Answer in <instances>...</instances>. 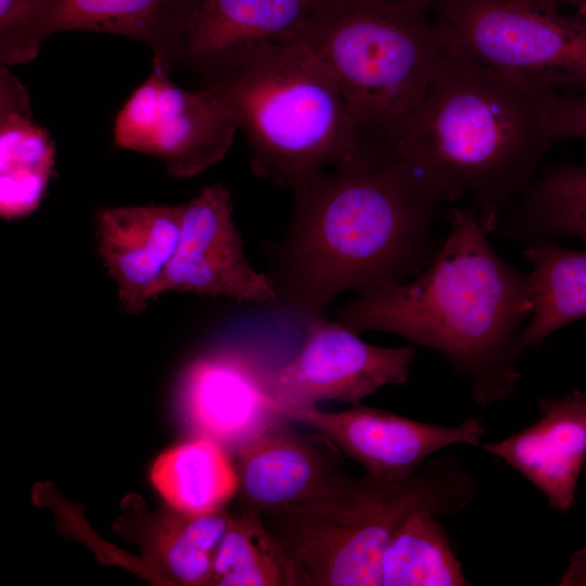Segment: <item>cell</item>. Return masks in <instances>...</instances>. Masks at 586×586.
I'll return each mask as SVG.
<instances>
[{"mask_svg": "<svg viewBox=\"0 0 586 586\" xmlns=\"http://www.w3.org/2000/svg\"><path fill=\"white\" fill-rule=\"evenodd\" d=\"M285 235L268 275L277 303L308 321L342 293L404 282L432 260L443 205L388 151L361 146L292 188Z\"/></svg>", "mask_w": 586, "mask_h": 586, "instance_id": "cell-1", "label": "cell"}, {"mask_svg": "<svg viewBox=\"0 0 586 586\" xmlns=\"http://www.w3.org/2000/svg\"><path fill=\"white\" fill-rule=\"evenodd\" d=\"M447 220V238L412 280L355 292L336 321L436 351L470 380L473 400L487 407L509 397L521 380L518 343L534 308L531 276L497 255L471 204L451 208Z\"/></svg>", "mask_w": 586, "mask_h": 586, "instance_id": "cell-2", "label": "cell"}, {"mask_svg": "<svg viewBox=\"0 0 586 586\" xmlns=\"http://www.w3.org/2000/svg\"><path fill=\"white\" fill-rule=\"evenodd\" d=\"M443 36L426 95L387 151L444 203L470 199L497 231L553 143L555 91L487 69Z\"/></svg>", "mask_w": 586, "mask_h": 586, "instance_id": "cell-3", "label": "cell"}, {"mask_svg": "<svg viewBox=\"0 0 586 586\" xmlns=\"http://www.w3.org/2000/svg\"><path fill=\"white\" fill-rule=\"evenodd\" d=\"M475 496L470 471L445 455L403 479L341 473L313 498L263 519L284 551L292 586H374L383 552L409 517L455 514Z\"/></svg>", "mask_w": 586, "mask_h": 586, "instance_id": "cell-4", "label": "cell"}, {"mask_svg": "<svg viewBox=\"0 0 586 586\" xmlns=\"http://www.w3.org/2000/svg\"><path fill=\"white\" fill-rule=\"evenodd\" d=\"M198 87L230 110L252 171L279 187L337 167L362 146L334 77L301 40L266 48Z\"/></svg>", "mask_w": 586, "mask_h": 586, "instance_id": "cell-5", "label": "cell"}, {"mask_svg": "<svg viewBox=\"0 0 586 586\" xmlns=\"http://www.w3.org/2000/svg\"><path fill=\"white\" fill-rule=\"evenodd\" d=\"M298 40L334 77L361 145L387 150L426 95L444 36L421 3L317 0Z\"/></svg>", "mask_w": 586, "mask_h": 586, "instance_id": "cell-6", "label": "cell"}, {"mask_svg": "<svg viewBox=\"0 0 586 586\" xmlns=\"http://www.w3.org/2000/svg\"><path fill=\"white\" fill-rule=\"evenodd\" d=\"M431 13L485 68L557 92H586L585 13L539 0H434Z\"/></svg>", "mask_w": 586, "mask_h": 586, "instance_id": "cell-7", "label": "cell"}, {"mask_svg": "<svg viewBox=\"0 0 586 586\" xmlns=\"http://www.w3.org/2000/svg\"><path fill=\"white\" fill-rule=\"evenodd\" d=\"M237 123L211 90L175 85L152 61L148 78L118 111L113 129L117 146L163 162L173 178H191L221 161L233 143Z\"/></svg>", "mask_w": 586, "mask_h": 586, "instance_id": "cell-8", "label": "cell"}, {"mask_svg": "<svg viewBox=\"0 0 586 586\" xmlns=\"http://www.w3.org/2000/svg\"><path fill=\"white\" fill-rule=\"evenodd\" d=\"M415 355L411 345H372L337 321L317 318L309 321L298 354L269 369L268 385L283 406L309 407L321 400L357 405L385 385L404 384Z\"/></svg>", "mask_w": 586, "mask_h": 586, "instance_id": "cell-9", "label": "cell"}, {"mask_svg": "<svg viewBox=\"0 0 586 586\" xmlns=\"http://www.w3.org/2000/svg\"><path fill=\"white\" fill-rule=\"evenodd\" d=\"M189 16V0H30L16 27L0 40V64L28 63L53 34L82 30L139 40L170 74L179 69Z\"/></svg>", "mask_w": 586, "mask_h": 586, "instance_id": "cell-10", "label": "cell"}, {"mask_svg": "<svg viewBox=\"0 0 586 586\" xmlns=\"http://www.w3.org/2000/svg\"><path fill=\"white\" fill-rule=\"evenodd\" d=\"M168 292L277 303L270 277L256 270L245 256L231 195L224 184L206 186L182 204L179 244L156 295Z\"/></svg>", "mask_w": 586, "mask_h": 586, "instance_id": "cell-11", "label": "cell"}, {"mask_svg": "<svg viewBox=\"0 0 586 586\" xmlns=\"http://www.w3.org/2000/svg\"><path fill=\"white\" fill-rule=\"evenodd\" d=\"M272 407L283 419L323 435L366 473L388 480L415 473L429 457L448 446L477 447L484 435L483 424L476 418L447 426L413 421L361 404L341 412H324L316 406H283L275 399Z\"/></svg>", "mask_w": 586, "mask_h": 586, "instance_id": "cell-12", "label": "cell"}, {"mask_svg": "<svg viewBox=\"0 0 586 586\" xmlns=\"http://www.w3.org/2000/svg\"><path fill=\"white\" fill-rule=\"evenodd\" d=\"M255 354L226 348L207 353L186 369L179 385V405L195 436L238 454L281 424L272 408L268 371Z\"/></svg>", "mask_w": 586, "mask_h": 586, "instance_id": "cell-13", "label": "cell"}, {"mask_svg": "<svg viewBox=\"0 0 586 586\" xmlns=\"http://www.w3.org/2000/svg\"><path fill=\"white\" fill-rule=\"evenodd\" d=\"M180 68L200 79L271 46L297 41L317 0H189Z\"/></svg>", "mask_w": 586, "mask_h": 586, "instance_id": "cell-14", "label": "cell"}, {"mask_svg": "<svg viewBox=\"0 0 586 586\" xmlns=\"http://www.w3.org/2000/svg\"><path fill=\"white\" fill-rule=\"evenodd\" d=\"M182 204L101 208L97 250L127 314L143 313L179 244Z\"/></svg>", "mask_w": 586, "mask_h": 586, "instance_id": "cell-15", "label": "cell"}, {"mask_svg": "<svg viewBox=\"0 0 586 586\" xmlns=\"http://www.w3.org/2000/svg\"><path fill=\"white\" fill-rule=\"evenodd\" d=\"M540 418L518 433L477 447L517 470L548 500L568 511L586 463V395L574 390L561 398H539Z\"/></svg>", "mask_w": 586, "mask_h": 586, "instance_id": "cell-16", "label": "cell"}, {"mask_svg": "<svg viewBox=\"0 0 586 586\" xmlns=\"http://www.w3.org/2000/svg\"><path fill=\"white\" fill-rule=\"evenodd\" d=\"M328 438L269 430L243 449L235 467L241 511L265 514L313 498L341 474Z\"/></svg>", "mask_w": 586, "mask_h": 586, "instance_id": "cell-17", "label": "cell"}, {"mask_svg": "<svg viewBox=\"0 0 586 586\" xmlns=\"http://www.w3.org/2000/svg\"><path fill=\"white\" fill-rule=\"evenodd\" d=\"M123 508L116 530L140 546L152 582L209 585L215 556L232 514L225 509L190 514L171 507L150 511L136 496L127 498Z\"/></svg>", "mask_w": 586, "mask_h": 586, "instance_id": "cell-18", "label": "cell"}, {"mask_svg": "<svg viewBox=\"0 0 586 586\" xmlns=\"http://www.w3.org/2000/svg\"><path fill=\"white\" fill-rule=\"evenodd\" d=\"M54 166V142L36 122L28 90L9 66L0 64L1 217L16 219L37 209Z\"/></svg>", "mask_w": 586, "mask_h": 586, "instance_id": "cell-19", "label": "cell"}, {"mask_svg": "<svg viewBox=\"0 0 586 586\" xmlns=\"http://www.w3.org/2000/svg\"><path fill=\"white\" fill-rule=\"evenodd\" d=\"M151 480L171 508L190 514L224 509L238 492L237 471L228 453L204 436H194L160 455Z\"/></svg>", "mask_w": 586, "mask_h": 586, "instance_id": "cell-20", "label": "cell"}, {"mask_svg": "<svg viewBox=\"0 0 586 586\" xmlns=\"http://www.w3.org/2000/svg\"><path fill=\"white\" fill-rule=\"evenodd\" d=\"M497 231L531 244L553 235L586 241V165H553L537 173Z\"/></svg>", "mask_w": 586, "mask_h": 586, "instance_id": "cell-21", "label": "cell"}, {"mask_svg": "<svg viewBox=\"0 0 586 586\" xmlns=\"http://www.w3.org/2000/svg\"><path fill=\"white\" fill-rule=\"evenodd\" d=\"M523 255L532 266L534 308L519 337L520 354L586 317V252L547 239L532 243Z\"/></svg>", "mask_w": 586, "mask_h": 586, "instance_id": "cell-22", "label": "cell"}, {"mask_svg": "<svg viewBox=\"0 0 586 586\" xmlns=\"http://www.w3.org/2000/svg\"><path fill=\"white\" fill-rule=\"evenodd\" d=\"M382 586H463L461 563L434 514L408 518L381 559Z\"/></svg>", "mask_w": 586, "mask_h": 586, "instance_id": "cell-23", "label": "cell"}, {"mask_svg": "<svg viewBox=\"0 0 586 586\" xmlns=\"http://www.w3.org/2000/svg\"><path fill=\"white\" fill-rule=\"evenodd\" d=\"M209 585L292 586L284 551L262 514H232L215 556Z\"/></svg>", "mask_w": 586, "mask_h": 586, "instance_id": "cell-24", "label": "cell"}, {"mask_svg": "<svg viewBox=\"0 0 586 586\" xmlns=\"http://www.w3.org/2000/svg\"><path fill=\"white\" fill-rule=\"evenodd\" d=\"M548 127L552 142L573 138L586 140V92H552Z\"/></svg>", "mask_w": 586, "mask_h": 586, "instance_id": "cell-25", "label": "cell"}, {"mask_svg": "<svg viewBox=\"0 0 586 586\" xmlns=\"http://www.w3.org/2000/svg\"><path fill=\"white\" fill-rule=\"evenodd\" d=\"M29 3L30 0H0V37L17 25Z\"/></svg>", "mask_w": 586, "mask_h": 586, "instance_id": "cell-26", "label": "cell"}, {"mask_svg": "<svg viewBox=\"0 0 586 586\" xmlns=\"http://www.w3.org/2000/svg\"><path fill=\"white\" fill-rule=\"evenodd\" d=\"M544 3L561 8L562 5L573 7L576 11H583L586 7V0H539Z\"/></svg>", "mask_w": 586, "mask_h": 586, "instance_id": "cell-27", "label": "cell"}, {"mask_svg": "<svg viewBox=\"0 0 586 586\" xmlns=\"http://www.w3.org/2000/svg\"><path fill=\"white\" fill-rule=\"evenodd\" d=\"M405 1H412V2L424 4V5L429 7L430 10H431V7H432V4L434 2V0H405Z\"/></svg>", "mask_w": 586, "mask_h": 586, "instance_id": "cell-28", "label": "cell"}, {"mask_svg": "<svg viewBox=\"0 0 586 586\" xmlns=\"http://www.w3.org/2000/svg\"><path fill=\"white\" fill-rule=\"evenodd\" d=\"M582 12L586 14V7H585L584 11H582Z\"/></svg>", "mask_w": 586, "mask_h": 586, "instance_id": "cell-29", "label": "cell"}]
</instances>
